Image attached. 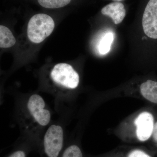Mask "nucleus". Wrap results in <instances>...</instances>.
Returning <instances> with one entry per match:
<instances>
[{"label": "nucleus", "mask_w": 157, "mask_h": 157, "mask_svg": "<svg viewBox=\"0 0 157 157\" xmlns=\"http://www.w3.org/2000/svg\"><path fill=\"white\" fill-rule=\"evenodd\" d=\"M63 131L61 127L52 125L48 128L44 136L43 145L48 157H58L63 144Z\"/></svg>", "instance_id": "obj_4"}, {"label": "nucleus", "mask_w": 157, "mask_h": 157, "mask_svg": "<svg viewBox=\"0 0 157 157\" xmlns=\"http://www.w3.org/2000/svg\"><path fill=\"white\" fill-rule=\"evenodd\" d=\"M9 157H26L25 153L23 151H17L14 152Z\"/></svg>", "instance_id": "obj_15"}, {"label": "nucleus", "mask_w": 157, "mask_h": 157, "mask_svg": "<svg viewBox=\"0 0 157 157\" xmlns=\"http://www.w3.org/2000/svg\"><path fill=\"white\" fill-rule=\"evenodd\" d=\"M40 6L48 9H56L67 6L71 0H37Z\"/></svg>", "instance_id": "obj_11"}, {"label": "nucleus", "mask_w": 157, "mask_h": 157, "mask_svg": "<svg viewBox=\"0 0 157 157\" xmlns=\"http://www.w3.org/2000/svg\"><path fill=\"white\" fill-rule=\"evenodd\" d=\"M16 43V39L12 32L8 27L0 25V47L9 48Z\"/></svg>", "instance_id": "obj_10"}, {"label": "nucleus", "mask_w": 157, "mask_h": 157, "mask_svg": "<svg viewBox=\"0 0 157 157\" xmlns=\"http://www.w3.org/2000/svg\"><path fill=\"white\" fill-rule=\"evenodd\" d=\"M54 28V21L50 16L43 13L36 14L29 21L27 36L32 42L40 43L50 36Z\"/></svg>", "instance_id": "obj_2"}, {"label": "nucleus", "mask_w": 157, "mask_h": 157, "mask_svg": "<svg viewBox=\"0 0 157 157\" xmlns=\"http://www.w3.org/2000/svg\"><path fill=\"white\" fill-rule=\"evenodd\" d=\"M114 1H122V0H114Z\"/></svg>", "instance_id": "obj_16"}, {"label": "nucleus", "mask_w": 157, "mask_h": 157, "mask_svg": "<svg viewBox=\"0 0 157 157\" xmlns=\"http://www.w3.org/2000/svg\"><path fill=\"white\" fill-rule=\"evenodd\" d=\"M150 149L153 152L155 155L157 156V115L155 114V121L153 132L150 140Z\"/></svg>", "instance_id": "obj_14"}, {"label": "nucleus", "mask_w": 157, "mask_h": 157, "mask_svg": "<svg viewBox=\"0 0 157 157\" xmlns=\"http://www.w3.org/2000/svg\"><path fill=\"white\" fill-rule=\"evenodd\" d=\"M155 121V114L150 110L136 113L121 124L118 136L129 143H142L151 138Z\"/></svg>", "instance_id": "obj_1"}, {"label": "nucleus", "mask_w": 157, "mask_h": 157, "mask_svg": "<svg viewBox=\"0 0 157 157\" xmlns=\"http://www.w3.org/2000/svg\"><path fill=\"white\" fill-rule=\"evenodd\" d=\"M150 149L135 147L122 146L102 155L100 157H155Z\"/></svg>", "instance_id": "obj_7"}, {"label": "nucleus", "mask_w": 157, "mask_h": 157, "mask_svg": "<svg viewBox=\"0 0 157 157\" xmlns=\"http://www.w3.org/2000/svg\"><path fill=\"white\" fill-rule=\"evenodd\" d=\"M140 93L146 101L157 105V81L148 79L141 84Z\"/></svg>", "instance_id": "obj_9"}, {"label": "nucleus", "mask_w": 157, "mask_h": 157, "mask_svg": "<svg viewBox=\"0 0 157 157\" xmlns=\"http://www.w3.org/2000/svg\"><path fill=\"white\" fill-rule=\"evenodd\" d=\"M62 157H83V154L79 146L73 144L66 148Z\"/></svg>", "instance_id": "obj_13"}, {"label": "nucleus", "mask_w": 157, "mask_h": 157, "mask_svg": "<svg viewBox=\"0 0 157 157\" xmlns=\"http://www.w3.org/2000/svg\"><path fill=\"white\" fill-rule=\"evenodd\" d=\"M113 39L114 35L112 33L109 32L104 35L99 46V52L101 54L105 55L109 52Z\"/></svg>", "instance_id": "obj_12"}, {"label": "nucleus", "mask_w": 157, "mask_h": 157, "mask_svg": "<svg viewBox=\"0 0 157 157\" xmlns=\"http://www.w3.org/2000/svg\"><path fill=\"white\" fill-rule=\"evenodd\" d=\"M50 76L56 84L67 89H75L79 84L78 73L71 65L66 63L56 65L51 70Z\"/></svg>", "instance_id": "obj_3"}, {"label": "nucleus", "mask_w": 157, "mask_h": 157, "mask_svg": "<svg viewBox=\"0 0 157 157\" xmlns=\"http://www.w3.org/2000/svg\"><path fill=\"white\" fill-rule=\"evenodd\" d=\"M28 109L35 120L39 125H47L50 122L51 114L45 109V103L43 98L38 94L31 96L27 104Z\"/></svg>", "instance_id": "obj_5"}, {"label": "nucleus", "mask_w": 157, "mask_h": 157, "mask_svg": "<svg viewBox=\"0 0 157 157\" xmlns=\"http://www.w3.org/2000/svg\"><path fill=\"white\" fill-rule=\"evenodd\" d=\"M101 13L112 18L115 24H119L123 21L126 16L124 6L121 2L110 3L104 7Z\"/></svg>", "instance_id": "obj_8"}, {"label": "nucleus", "mask_w": 157, "mask_h": 157, "mask_svg": "<svg viewBox=\"0 0 157 157\" xmlns=\"http://www.w3.org/2000/svg\"><path fill=\"white\" fill-rule=\"evenodd\" d=\"M142 26L145 35L157 39V0H149L144 12Z\"/></svg>", "instance_id": "obj_6"}]
</instances>
